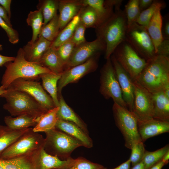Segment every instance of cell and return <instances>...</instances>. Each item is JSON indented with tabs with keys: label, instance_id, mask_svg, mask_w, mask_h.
<instances>
[{
	"label": "cell",
	"instance_id": "603a6c76",
	"mask_svg": "<svg viewBox=\"0 0 169 169\" xmlns=\"http://www.w3.org/2000/svg\"><path fill=\"white\" fill-rule=\"evenodd\" d=\"M59 109L57 113L58 119L73 122L89 134L86 124L66 104L62 95L59 97Z\"/></svg>",
	"mask_w": 169,
	"mask_h": 169
},
{
	"label": "cell",
	"instance_id": "8d00e7d4",
	"mask_svg": "<svg viewBox=\"0 0 169 169\" xmlns=\"http://www.w3.org/2000/svg\"><path fill=\"white\" fill-rule=\"evenodd\" d=\"M75 46L70 40L56 49L59 56L65 65V69L66 65Z\"/></svg>",
	"mask_w": 169,
	"mask_h": 169
},
{
	"label": "cell",
	"instance_id": "7c38bea8",
	"mask_svg": "<svg viewBox=\"0 0 169 169\" xmlns=\"http://www.w3.org/2000/svg\"><path fill=\"white\" fill-rule=\"evenodd\" d=\"M34 79L19 78L14 80L8 88L24 92L34 98L47 111L56 107L50 95L40 83Z\"/></svg>",
	"mask_w": 169,
	"mask_h": 169
},
{
	"label": "cell",
	"instance_id": "9a60e30c",
	"mask_svg": "<svg viewBox=\"0 0 169 169\" xmlns=\"http://www.w3.org/2000/svg\"><path fill=\"white\" fill-rule=\"evenodd\" d=\"M110 59L121 91L123 100L127 109L132 112L134 98L133 81L112 54Z\"/></svg>",
	"mask_w": 169,
	"mask_h": 169
},
{
	"label": "cell",
	"instance_id": "f1b7e54d",
	"mask_svg": "<svg viewBox=\"0 0 169 169\" xmlns=\"http://www.w3.org/2000/svg\"><path fill=\"white\" fill-rule=\"evenodd\" d=\"M79 22L80 18L78 14L59 32L57 37L52 43L51 47L56 49L63 43L70 40Z\"/></svg>",
	"mask_w": 169,
	"mask_h": 169
},
{
	"label": "cell",
	"instance_id": "74e56055",
	"mask_svg": "<svg viewBox=\"0 0 169 169\" xmlns=\"http://www.w3.org/2000/svg\"><path fill=\"white\" fill-rule=\"evenodd\" d=\"M130 160L132 166L142 161L146 150L144 142L141 141L135 143L131 147Z\"/></svg>",
	"mask_w": 169,
	"mask_h": 169
},
{
	"label": "cell",
	"instance_id": "52a82bcc",
	"mask_svg": "<svg viewBox=\"0 0 169 169\" xmlns=\"http://www.w3.org/2000/svg\"><path fill=\"white\" fill-rule=\"evenodd\" d=\"M45 138L29 128L14 143L1 154L0 159H12L34 152L44 148Z\"/></svg>",
	"mask_w": 169,
	"mask_h": 169
},
{
	"label": "cell",
	"instance_id": "f546056e",
	"mask_svg": "<svg viewBox=\"0 0 169 169\" xmlns=\"http://www.w3.org/2000/svg\"><path fill=\"white\" fill-rule=\"evenodd\" d=\"M59 1L55 0H39L37 9H40L43 18V25H46L57 14Z\"/></svg>",
	"mask_w": 169,
	"mask_h": 169
},
{
	"label": "cell",
	"instance_id": "ffe728a7",
	"mask_svg": "<svg viewBox=\"0 0 169 169\" xmlns=\"http://www.w3.org/2000/svg\"><path fill=\"white\" fill-rule=\"evenodd\" d=\"M52 42L38 36L33 43L29 41L22 48L26 59L28 61L38 62L44 54L51 46Z\"/></svg>",
	"mask_w": 169,
	"mask_h": 169
},
{
	"label": "cell",
	"instance_id": "7bdbcfd3",
	"mask_svg": "<svg viewBox=\"0 0 169 169\" xmlns=\"http://www.w3.org/2000/svg\"><path fill=\"white\" fill-rule=\"evenodd\" d=\"M161 32L163 39H169V20L168 15L162 18Z\"/></svg>",
	"mask_w": 169,
	"mask_h": 169
},
{
	"label": "cell",
	"instance_id": "277c9868",
	"mask_svg": "<svg viewBox=\"0 0 169 169\" xmlns=\"http://www.w3.org/2000/svg\"><path fill=\"white\" fill-rule=\"evenodd\" d=\"M0 96L5 99L6 103L3 108L11 116L26 115L37 118L47 111L34 98L23 91L8 88Z\"/></svg>",
	"mask_w": 169,
	"mask_h": 169
},
{
	"label": "cell",
	"instance_id": "ac0fdd59",
	"mask_svg": "<svg viewBox=\"0 0 169 169\" xmlns=\"http://www.w3.org/2000/svg\"><path fill=\"white\" fill-rule=\"evenodd\" d=\"M82 0L59 1V25L60 30L62 29L84 7Z\"/></svg>",
	"mask_w": 169,
	"mask_h": 169
},
{
	"label": "cell",
	"instance_id": "7402d4cb",
	"mask_svg": "<svg viewBox=\"0 0 169 169\" xmlns=\"http://www.w3.org/2000/svg\"><path fill=\"white\" fill-rule=\"evenodd\" d=\"M38 63L56 74H61L65 70V65L59 56L56 49L51 46L43 55Z\"/></svg>",
	"mask_w": 169,
	"mask_h": 169
},
{
	"label": "cell",
	"instance_id": "e575fe53",
	"mask_svg": "<svg viewBox=\"0 0 169 169\" xmlns=\"http://www.w3.org/2000/svg\"><path fill=\"white\" fill-rule=\"evenodd\" d=\"M168 151V145L153 151H149L146 150L142 160L145 164V169H149L152 166L160 161L164 155Z\"/></svg>",
	"mask_w": 169,
	"mask_h": 169
},
{
	"label": "cell",
	"instance_id": "5b68a950",
	"mask_svg": "<svg viewBox=\"0 0 169 169\" xmlns=\"http://www.w3.org/2000/svg\"><path fill=\"white\" fill-rule=\"evenodd\" d=\"M44 149L48 154L62 160L71 157V155L76 148L83 146L79 141L65 133L56 129L45 133Z\"/></svg>",
	"mask_w": 169,
	"mask_h": 169
},
{
	"label": "cell",
	"instance_id": "4316f807",
	"mask_svg": "<svg viewBox=\"0 0 169 169\" xmlns=\"http://www.w3.org/2000/svg\"><path fill=\"white\" fill-rule=\"evenodd\" d=\"M61 74L49 73L42 74L39 76L42 80L43 88L49 94L56 107L59 105L57 86Z\"/></svg>",
	"mask_w": 169,
	"mask_h": 169
},
{
	"label": "cell",
	"instance_id": "836d02e7",
	"mask_svg": "<svg viewBox=\"0 0 169 169\" xmlns=\"http://www.w3.org/2000/svg\"><path fill=\"white\" fill-rule=\"evenodd\" d=\"M80 21L86 28L95 27L99 24L98 16L95 11L89 6L83 7L79 13Z\"/></svg>",
	"mask_w": 169,
	"mask_h": 169
},
{
	"label": "cell",
	"instance_id": "7dc6e473",
	"mask_svg": "<svg viewBox=\"0 0 169 169\" xmlns=\"http://www.w3.org/2000/svg\"><path fill=\"white\" fill-rule=\"evenodd\" d=\"M0 17L8 25L12 27L10 19L4 8L0 5Z\"/></svg>",
	"mask_w": 169,
	"mask_h": 169
},
{
	"label": "cell",
	"instance_id": "f35d334b",
	"mask_svg": "<svg viewBox=\"0 0 169 169\" xmlns=\"http://www.w3.org/2000/svg\"><path fill=\"white\" fill-rule=\"evenodd\" d=\"M75 163L68 169H102L104 167L101 165L92 162L83 157L76 158Z\"/></svg>",
	"mask_w": 169,
	"mask_h": 169
},
{
	"label": "cell",
	"instance_id": "f907efd6",
	"mask_svg": "<svg viewBox=\"0 0 169 169\" xmlns=\"http://www.w3.org/2000/svg\"><path fill=\"white\" fill-rule=\"evenodd\" d=\"M130 169H145V165L144 162L142 161L139 163L132 166Z\"/></svg>",
	"mask_w": 169,
	"mask_h": 169
},
{
	"label": "cell",
	"instance_id": "60d3db41",
	"mask_svg": "<svg viewBox=\"0 0 169 169\" xmlns=\"http://www.w3.org/2000/svg\"><path fill=\"white\" fill-rule=\"evenodd\" d=\"M0 26L5 31L8 40L11 44H15L18 42L19 36L18 32L8 25L0 17Z\"/></svg>",
	"mask_w": 169,
	"mask_h": 169
},
{
	"label": "cell",
	"instance_id": "6da1fadb",
	"mask_svg": "<svg viewBox=\"0 0 169 169\" xmlns=\"http://www.w3.org/2000/svg\"><path fill=\"white\" fill-rule=\"evenodd\" d=\"M115 12L106 20L98 27L97 38L105 45V58H110L117 47L125 41L128 28L126 17L120 7L115 8Z\"/></svg>",
	"mask_w": 169,
	"mask_h": 169
},
{
	"label": "cell",
	"instance_id": "4fadbf2b",
	"mask_svg": "<svg viewBox=\"0 0 169 169\" xmlns=\"http://www.w3.org/2000/svg\"><path fill=\"white\" fill-rule=\"evenodd\" d=\"M105 49V43L97 37L92 41L86 42L75 46L66 65L65 69L84 63Z\"/></svg>",
	"mask_w": 169,
	"mask_h": 169
},
{
	"label": "cell",
	"instance_id": "3957f363",
	"mask_svg": "<svg viewBox=\"0 0 169 169\" xmlns=\"http://www.w3.org/2000/svg\"><path fill=\"white\" fill-rule=\"evenodd\" d=\"M4 66L6 69L2 77L1 84L2 86L6 90L17 79H35L39 78V75L42 74L52 73L39 63L27 60L22 48L18 49L14 60L6 63Z\"/></svg>",
	"mask_w": 169,
	"mask_h": 169
},
{
	"label": "cell",
	"instance_id": "44dd1931",
	"mask_svg": "<svg viewBox=\"0 0 169 169\" xmlns=\"http://www.w3.org/2000/svg\"><path fill=\"white\" fill-rule=\"evenodd\" d=\"M152 95L153 119L169 122V97L163 91L152 94Z\"/></svg>",
	"mask_w": 169,
	"mask_h": 169
},
{
	"label": "cell",
	"instance_id": "bcb514c9",
	"mask_svg": "<svg viewBox=\"0 0 169 169\" xmlns=\"http://www.w3.org/2000/svg\"><path fill=\"white\" fill-rule=\"evenodd\" d=\"M153 1L154 0H139V7L141 12L150 7Z\"/></svg>",
	"mask_w": 169,
	"mask_h": 169
},
{
	"label": "cell",
	"instance_id": "484cf974",
	"mask_svg": "<svg viewBox=\"0 0 169 169\" xmlns=\"http://www.w3.org/2000/svg\"><path fill=\"white\" fill-rule=\"evenodd\" d=\"M29 128L14 130L6 125H0V157L6 149L17 141Z\"/></svg>",
	"mask_w": 169,
	"mask_h": 169
},
{
	"label": "cell",
	"instance_id": "d6986e66",
	"mask_svg": "<svg viewBox=\"0 0 169 169\" xmlns=\"http://www.w3.org/2000/svg\"><path fill=\"white\" fill-rule=\"evenodd\" d=\"M55 128L79 141L86 148H90L93 146V141L89 134L73 122L58 119Z\"/></svg>",
	"mask_w": 169,
	"mask_h": 169
},
{
	"label": "cell",
	"instance_id": "c3c4849f",
	"mask_svg": "<svg viewBox=\"0 0 169 169\" xmlns=\"http://www.w3.org/2000/svg\"><path fill=\"white\" fill-rule=\"evenodd\" d=\"M131 164V161L129 159L117 167L112 169H130Z\"/></svg>",
	"mask_w": 169,
	"mask_h": 169
},
{
	"label": "cell",
	"instance_id": "d6a6232c",
	"mask_svg": "<svg viewBox=\"0 0 169 169\" xmlns=\"http://www.w3.org/2000/svg\"><path fill=\"white\" fill-rule=\"evenodd\" d=\"M165 7V3L164 1L154 0L153 3L150 7L141 12L136 23L146 27L157 10L159 8L162 9Z\"/></svg>",
	"mask_w": 169,
	"mask_h": 169
},
{
	"label": "cell",
	"instance_id": "4dcf8cb0",
	"mask_svg": "<svg viewBox=\"0 0 169 169\" xmlns=\"http://www.w3.org/2000/svg\"><path fill=\"white\" fill-rule=\"evenodd\" d=\"M43 18L41 10L37 9L30 12L26 19V22L30 26L33 31L31 43L34 42L37 39L43 25Z\"/></svg>",
	"mask_w": 169,
	"mask_h": 169
},
{
	"label": "cell",
	"instance_id": "db71d44e",
	"mask_svg": "<svg viewBox=\"0 0 169 169\" xmlns=\"http://www.w3.org/2000/svg\"><path fill=\"white\" fill-rule=\"evenodd\" d=\"M107 168H105V167H104L103 169H107Z\"/></svg>",
	"mask_w": 169,
	"mask_h": 169
},
{
	"label": "cell",
	"instance_id": "cb8c5ba5",
	"mask_svg": "<svg viewBox=\"0 0 169 169\" xmlns=\"http://www.w3.org/2000/svg\"><path fill=\"white\" fill-rule=\"evenodd\" d=\"M161 9L159 8L157 10L146 27L156 54L158 47L163 39L161 32L163 18L161 12Z\"/></svg>",
	"mask_w": 169,
	"mask_h": 169
},
{
	"label": "cell",
	"instance_id": "83f0119b",
	"mask_svg": "<svg viewBox=\"0 0 169 169\" xmlns=\"http://www.w3.org/2000/svg\"><path fill=\"white\" fill-rule=\"evenodd\" d=\"M37 118L26 115L15 117L7 116L5 117L4 121L6 126L9 128L20 130L30 128V126L34 127L37 124Z\"/></svg>",
	"mask_w": 169,
	"mask_h": 169
},
{
	"label": "cell",
	"instance_id": "2e32d148",
	"mask_svg": "<svg viewBox=\"0 0 169 169\" xmlns=\"http://www.w3.org/2000/svg\"><path fill=\"white\" fill-rule=\"evenodd\" d=\"M34 158L36 169H68L72 166L77 160L71 157L62 160L47 153L44 148L34 152Z\"/></svg>",
	"mask_w": 169,
	"mask_h": 169
},
{
	"label": "cell",
	"instance_id": "d590c367",
	"mask_svg": "<svg viewBox=\"0 0 169 169\" xmlns=\"http://www.w3.org/2000/svg\"><path fill=\"white\" fill-rule=\"evenodd\" d=\"M128 24V27L136 23L141 13L139 7V0H129L125 6L124 10Z\"/></svg>",
	"mask_w": 169,
	"mask_h": 169
},
{
	"label": "cell",
	"instance_id": "e0dca14e",
	"mask_svg": "<svg viewBox=\"0 0 169 169\" xmlns=\"http://www.w3.org/2000/svg\"><path fill=\"white\" fill-rule=\"evenodd\" d=\"M138 130L141 141L144 142L149 138L168 132L169 122L152 119L138 124Z\"/></svg>",
	"mask_w": 169,
	"mask_h": 169
},
{
	"label": "cell",
	"instance_id": "9c48e42d",
	"mask_svg": "<svg viewBox=\"0 0 169 169\" xmlns=\"http://www.w3.org/2000/svg\"><path fill=\"white\" fill-rule=\"evenodd\" d=\"M125 41L146 61L156 55L146 27L136 23L128 27Z\"/></svg>",
	"mask_w": 169,
	"mask_h": 169
},
{
	"label": "cell",
	"instance_id": "f6af8a7d",
	"mask_svg": "<svg viewBox=\"0 0 169 169\" xmlns=\"http://www.w3.org/2000/svg\"><path fill=\"white\" fill-rule=\"evenodd\" d=\"M3 49L2 45L0 44V51ZM15 59L14 57L5 56L0 54V67L4 66V64L8 62L13 61Z\"/></svg>",
	"mask_w": 169,
	"mask_h": 169
},
{
	"label": "cell",
	"instance_id": "5bb4252c",
	"mask_svg": "<svg viewBox=\"0 0 169 169\" xmlns=\"http://www.w3.org/2000/svg\"><path fill=\"white\" fill-rule=\"evenodd\" d=\"M94 56L82 64L68 68L63 71L58 83V98L61 95L62 89L67 85L76 82L86 74L95 70L98 65Z\"/></svg>",
	"mask_w": 169,
	"mask_h": 169
},
{
	"label": "cell",
	"instance_id": "f5cc1de1",
	"mask_svg": "<svg viewBox=\"0 0 169 169\" xmlns=\"http://www.w3.org/2000/svg\"><path fill=\"white\" fill-rule=\"evenodd\" d=\"M6 90L5 89L2 85L0 86V96L4 93Z\"/></svg>",
	"mask_w": 169,
	"mask_h": 169
},
{
	"label": "cell",
	"instance_id": "ee69618b",
	"mask_svg": "<svg viewBox=\"0 0 169 169\" xmlns=\"http://www.w3.org/2000/svg\"><path fill=\"white\" fill-rule=\"evenodd\" d=\"M11 0H0V5L7 12L8 16L10 19L11 16Z\"/></svg>",
	"mask_w": 169,
	"mask_h": 169
},
{
	"label": "cell",
	"instance_id": "816d5d0a",
	"mask_svg": "<svg viewBox=\"0 0 169 169\" xmlns=\"http://www.w3.org/2000/svg\"><path fill=\"white\" fill-rule=\"evenodd\" d=\"M169 160V151H167L164 155L161 160L165 165L168 164Z\"/></svg>",
	"mask_w": 169,
	"mask_h": 169
},
{
	"label": "cell",
	"instance_id": "8992f818",
	"mask_svg": "<svg viewBox=\"0 0 169 169\" xmlns=\"http://www.w3.org/2000/svg\"><path fill=\"white\" fill-rule=\"evenodd\" d=\"M112 111L115 124L124 138L125 146L131 149L135 143L141 141L137 118L132 112L115 102L113 105Z\"/></svg>",
	"mask_w": 169,
	"mask_h": 169
},
{
	"label": "cell",
	"instance_id": "d4e9b609",
	"mask_svg": "<svg viewBox=\"0 0 169 169\" xmlns=\"http://www.w3.org/2000/svg\"><path fill=\"white\" fill-rule=\"evenodd\" d=\"M59 107H56L43 114L37 119V124L33 128L37 132L45 133L55 128L58 120L57 113Z\"/></svg>",
	"mask_w": 169,
	"mask_h": 169
},
{
	"label": "cell",
	"instance_id": "7a4b0ae2",
	"mask_svg": "<svg viewBox=\"0 0 169 169\" xmlns=\"http://www.w3.org/2000/svg\"><path fill=\"white\" fill-rule=\"evenodd\" d=\"M151 94L169 86V58L156 55L147 64L136 80Z\"/></svg>",
	"mask_w": 169,
	"mask_h": 169
},
{
	"label": "cell",
	"instance_id": "30bf717a",
	"mask_svg": "<svg viewBox=\"0 0 169 169\" xmlns=\"http://www.w3.org/2000/svg\"><path fill=\"white\" fill-rule=\"evenodd\" d=\"M100 92L106 99H112L114 102L127 109L110 58L107 59L101 69Z\"/></svg>",
	"mask_w": 169,
	"mask_h": 169
},
{
	"label": "cell",
	"instance_id": "1f68e13d",
	"mask_svg": "<svg viewBox=\"0 0 169 169\" xmlns=\"http://www.w3.org/2000/svg\"><path fill=\"white\" fill-rule=\"evenodd\" d=\"M59 15L56 14L46 25L43 26L38 36H41L52 43L59 32Z\"/></svg>",
	"mask_w": 169,
	"mask_h": 169
},
{
	"label": "cell",
	"instance_id": "ab89813d",
	"mask_svg": "<svg viewBox=\"0 0 169 169\" xmlns=\"http://www.w3.org/2000/svg\"><path fill=\"white\" fill-rule=\"evenodd\" d=\"M86 28L84 25L80 21L70 39L76 46L86 42L85 38Z\"/></svg>",
	"mask_w": 169,
	"mask_h": 169
},
{
	"label": "cell",
	"instance_id": "681fc988",
	"mask_svg": "<svg viewBox=\"0 0 169 169\" xmlns=\"http://www.w3.org/2000/svg\"><path fill=\"white\" fill-rule=\"evenodd\" d=\"M165 164L161 160L160 161L152 166L149 169H161Z\"/></svg>",
	"mask_w": 169,
	"mask_h": 169
},
{
	"label": "cell",
	"instance_id": "b9f144b4",
	"mask_svg": "<svg viewBox=\"0 0 169 169\" xmlns=\"http://www.w3.org/2000/svg\"><path fill=\"white\" fill-rule=\"evenodd\" d=\"M156 54L169 58V39H163L158 47Z\"/></svg>",
	"mask_w": 169,
	"mask_h": 169
},
{
	"label": "cell",
	"instance_id": "8fae6325",
	"mask_svg": "<svg viewBox=\"0 0 169 169\" xmlns=\"http://www.w3.org/2000/svg\"><path fill=\"white\" fill-rule=\"evenodd\" d=\"M133 83L134 98L132 112L140 124L153 119L152 95L136 81H133Z\"/></svg>",
	"mask_w": 169,
	"mask_h": 169
},
{
	"label": "cell",
	"instance_id": "ba28073f",
	"mask_svg": "<svg viewBox=\"0 0 169 169\" xmlns=\"http://www.w3.org/2000/svg\"><path fill=\"white\" fill-rule=\"evenodd\" d=\"M112 54L133 81L136 80L147 64V61L125 41L117 47Z\"/></svg>",
	"mask_w": 169,
	"mask_h": 169
}]
</instances>
